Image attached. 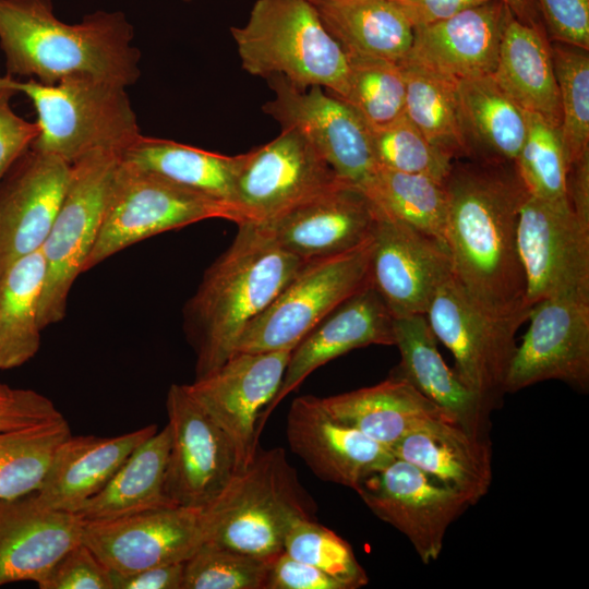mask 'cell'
Returning <instances> with one entry per match:
<instances>
[{"label":"cell","mask_w":589,"mask_h":589,"mask_svg":"<svg viewBox=\"0 0 589 589\" xmlns=\"http://www.w3.org/2000/svg\"><path fill=\"white\" fill-rule=\"evenodd\" d=\"M444 187L453 276L490 314L527 321L517 227L528 192L515 163L454 160Z\"/></svg>","instance_id":"cell-1"},{"label":"cell","mask_w":589,"mask_h":589,"mask_svg":"<svg viewBox=\"0 0 589 589\" xmlns=\"http://www.w3.org/2000/svg\"><path fill=\"white\" fill-rule=\"evenodd\" d=\"M133 37L119 11H96L68 24L55 16L51 0H0V47L11 77L52 85L88 74L128 87L140 76Z\"/></svg>","instance_id":"cell-2"},{"label":"cell","mask_w":589,"mask_h":589,"mask_svg":"<svg viewBox=\"0 0 589 589\" xmlns=\"http://www.w3.org/2000/svg\"><path fill=\"white\" fill-rule=\"evenodd\" d=\"M238 227L235 240L205 271L183 309L184 332L196 357L195 378L214 372L236 352L247 326L305 263L256 226Z\"/></svg>","instance_id":"cell-3"},{"label":"cell","mask_w":589,"mask_h":589,"mask_svg":"<svg viewBox=\"0 0 589 589\" xmlns=\"http://www.w3.org/2000/svg\"><path fill=\"white\" fill-rule=\"evenodd\" d=\"M316 505L280 447L257 448L221 493L202 509L204 542L273 560L298 519H314Z\"/></svg>","instance_id":"cell-4"},{"label":"cell","mask_w":589,"mask_h":589,"mask_svg":"<svg viewBox=\"0 0 589 589\" xmlns=\"http://www.w3.org/2000/svg\"><path fill=\"white\" fill-rule=\"evenodd\" d=\"M33 104L38 135L31 147L70 165L97 151H127L140 136L127 87L88 74H72L52 85L10 79Z\"/></svg>","instance_id":"cell-5"},{"label":"cell","mask_w":589,"mask_h":589,"mask_svg":"<svg viewBox=\"0 0 589 589\" xmlns=\"http://www.w3.org/2000/svg\"><path fill=\"white\" fill-rule=\"evenodd\" d=\"M241 65L251 75H283L300 87H324L344 98L348 62L323 25L314 4L304 0H256L248 22L231 27Z\"/></svg>","instance_id":"cell-6"},{"label":"cell","mask_w":589,"mask_h":589,"mask_svg":"<svg viewBox=\"0 0 589 589\" xmlns=\"http://www.w3.org/2000/svg\"><path fill=\"white\" fill-rule=\"evenodd\" d=\"M209 218L237 221L230 205L121 158L110 183L99 233L83 273L144 239Z\"/></svg>","instance_id":"cell-7"},{"label":"cell","mask_w":589,"mask_h":589,"mask_svg":"<svg viewBox=\"0 0 589 589\" xmlns=\"http://www.w3.org/2000/svg\"><path fill=\"white\" fill-rule=\"evenodd\" d=\"M120 159V153L97 149L71 165L65 193L41 247L46 263L38 304L41 329L67 314L70 290L98 237Z\"/></svg>","instance_id":"cell-8"},{"label":"cell","mask_w":589,"mask_h":589,"mask_svg":"<svg viewBox=\"0 0 589 589\" xmlns=\"http://www.w3.org/2000/svg\"><path fill=\"white\" fill-rule=\"evenodd\" d=\"M371 250L372 238L350 251L306 261L247 326L236 352L293 349L344 301L370 286Z\"/></svg>","instance_id":"cell-9"},{"label":"cell","mask_w":589,"mask_h":589,"mask_svg":"<svg viewBox=\"0 0 589 589\" xmlns=\"http://www.w3.org/2000/svg\"><path fill=\"white\" fill-rule=\"evenodd\" d=\"M424 315L436 339L452 352L455 374L491 412L505 394L515 335L524 321L490 314L453 275L437 289Z\"/></svg>","instance_id":"cell-10"},{"label":"cell","mask_w":589,"mask_h":589,"mask_svg":"<svg viewBox=\"0 0 589 589\" xmlns=\"http://www.w3.org/2000/svg\"><path fill=\"white\" fill-rule=\"evenodd\" d=\"M340 180L298 131L281 129L242 154L231 197L236 224L268 223Z\"/></svg>","instance_id":"cell-11"},{"label":"cell","mask_w":589,"mask_h":589,"mask_svg":"<svg viewBox=\"0 0 589 589\" xmlns=\"http://www.w3.org/2000/svg\"><path fill=\"white\" fill-rule=\"evenodd\" d=\"M517 244L526 277V305L556 296L589 298V223L568 197L527 195L520 206Z\"/></svg>","instance_id":"cell-12"},{"label":"cell","mask_w":589,"mask_h":589,"mask_svg":"<svg viewBox=\"0 0 589 589\" xmlns=\"http://www.w3.org/2000/svg\"><path fill=\"white\" fill-rule=\"evenodd\" d=\"M274 98L263 106L281 129L298 131L337 177L362 189L377 168L370 131L345 100L320 86L300 88L283 75L266 79Z\"/></svg>","instance_id":"cell-13"},{"label":"cell","mask_w":589,"mask_h":589,"mask_svg":"<svg viewBox=\"0 0 589 589\" xmlns=\"http://www.w3.org/2000/svg\"><path fill=\"white\" fill-rule=\"evenodd\" d=\"M356 492L376 517L406 536L426 565L438 558L447 529L470 506L458 492L398 458L366 477Z\"/></svg>","instance_id":"cell-14"},{"label":"cell","mask_w":589,"mask_h":589,"mask_svg":"<svg viewBox=\"0 0 589 589\" xmlns=\"http://www.w3.org/2000/svg\"><path fill=\"white\" fill-rule=\"evenodd\" d=\"M166 407L170 449L165 493L176 506L203 509L238 472L235 449L184 384L170 386Z\"/></svg>","instance_id":"cell-15"},{"label":"cell","mask_w":589,"mask_h":589,"mask_svg":"<svg viewBox=\"0 0 589 589\" xmlns=\"http://www.w3.org/2000/svg\"><path fill=\"white\" fill-rule=\"evenodd\" d=\"M291 352H236L214 372L184 384L231 442L238 471L248 466L260 447L257 422L281 384Z\"/></svg>","instance_id":"cell-16"},{"label":"cell","mask_w":589,"mask_h":589,"mask_svg":"<svg viewBox=\"0 0 589 589\" xmlns=\"http://www.w3.org/2000/svg\"><path fill=\"white\" fill-rule=\"evenodd\" d=\"M529 327L513 354L504 390L556 380L589 389V298L556 296L531 306Z\"/></svg>","instance_id":"cell-17"},{"label":"cell","mask_w":589,"mask_h":589,"mask_svg":"<svg viewBox=\"0 0 589 589\" xmlns=\"http://www.w3.org/2000/svg\"><path fill=\"white\" fill-rule=\"evenodd\" d=\"M376 212L370 286L394 317L425 314L437 289L453 275L449 252L436 239Z\"/></svg>","instance_id":"cell-18"},{"label":"cell","mask_w":589,"mask_h":589,"mask_svg":"<svg viewBox=\"0 0 589 589\" xmlns=\"http://www.w3.org/2000/svg\"><path fill=\"white\" fill-rule=\"evenodd\" d=\"M82 542L115 573L185 562L204 542L202 508L168 506L85 521Z\"/></svg>","instance_id":"cell-19"},{"label":"cell","mask_w":589,"mask_h":589,"mask_svg":"<svg viewBox=\"0 0 589 589\" xmlns=\"http://www.w3.org/2000/svg\"><path fill=\"white\" fill-rule=\"evenodd\" d=\"M70 173L62 158L29 146L0 178V276L43 247Z\"/></svg>","instance_id":"cell-20"},{"label":"cell","mask_w":589,"mask_h":589,"mask_svg":"<svg viewBox=\"0 0 589 589\" xmlns=\"http://www.w3.org/2000/svg\"><path fill=\"white\" fill-rule=\"evenodd\" d=\"M376 218L370 197L340 180L279 217L254 226L280 249L306 262L363 244L372 238Z\"/></svg>","instance_id":"cell-21"},{"label":"cell","mask_w":589,"mask_h":589,"mask_svg":"<svg viewBox=\"0 0 589 589\" xmlns=\"http://www.w3.org/2000/svg\"><path fill=\"white\" fill-rule=\"evenodd\" d=\"M286 435L290 449L320 479L354 491L395 458L386 446L334 419L315 396L291 402Z\"/></svg>","instance_id":"cell-22"},{"label":"cell","mask_w":589,"mask_h":589,"mask_svg":"<svg viewBox=\"0 0 589 589\" xmlns=\"http://www.w3.org/2000/svg\"><path fill=\"white\" fill-rule=\"evenodd\" d=\"M394 322L395 317L371 286L354 293L322 320L292 349L281 384L260 416L259 440L277 405L317 368L357 348L394 346Z\"/></svg>","instance_id":"cell-23"},{"label":"cell","mask_w":589,"mask_h":589,"mask_svg":"<svg viewBox=\"0 0 589 589\" xmlns=\"http://www.w3.org/2000/svg\"><path fill=\"white\" fill-rule=\"evenodd\" d=\"M83 518L76 513L47 508L33 492L0 500V586L34 581L82 542Z\"/></svg>","instance_id":"cell-24"},{"label":"cell","mask_w":589,"mask_h":589,"mask_svg":"<svg viewBox=\"0 0 589 589\" xmlns=\"http://www.w3.org/2000/svg\"><path fill=\"white\" fill-rule=\"evenodd\" d=\"M509 13L502 0H490L416 27L405 59L454 81L491 75Z\"/></svg>","instance_id":"cell-25"},{"label":"cell","mask_w":589,"mask_h":589,"mask_svg":"<svg viewBox=\"0 0 589 589\" xmlns=\"http://www.w3.org/2000/svg\"><path fill=\"white\" fill-rule=\"evenodd\" d=\"M390 452L477 504L492 483L489 437L473 434L455 419H436L410 432Z\"/></svg>","instance_id":"cell-26"},{"label":"cell","mask_w":589,"mask_h":589,"mask_svg":"<svg viewBox=\"0 0 589 589\" xmlns=\"http://www.w3.org/2000/svg\"><path fill=\"white\" fill-rule=\"evenodd\" d=\"M157 425L117 435H70L57 449L48 471L33 492L45 507L77 513L111 479L127 457L157 432Z\"/></svg>","instance_id":"cell-27"},{"label":"cell","mask_w":589,"mask_h":589,"mask_svg":"<svg viewBox=\"0 0 589 589\" xmlns=\"http://www.w3.org/2000/svg\"><path fill=\"white\" fill-rule=\"evenodd\" d=\"M400 362L394 374L408 381L469 432L489 437L490 411L443 360L424 314L395 317Z\"/></svg>","instance_id":"cell-28"},{"label":"cell","mask_w":589,"mask_h":589,"mask_svg":"<svg viewBox=\"0 0 589 589\" xmlns=\"http://www.w3.org/2000/svg\"><path fill=\"white\" fill-rule=\"evenodd\" d=\"M320 402L334 419L389 449L426 422L457 420L394 373L376 385L320 398Z\"/></svg>","instance_id":"cell-29"},{"label":"cell","mask_w":589,"mask_h":589,"mask_svg":"<svg viewBox=\"0 0 589 589\" xmlns=\"http://www.w3.org/2000/svg\"><path fill=\"white\" fill-rule=\"evenodd\" d=\"M493 77L525 111L561 128L562 111L548 36L509 13Z\"/></svg>","instance_id":"cell-30"},{"label":"cell","mask_w":589,"mask_h":589,"mask_svg":"<svg viewBox=\"0 0 589 589\" xmlns=\"http://www.w3.org/2000/svg\"><path fill=\"white\" fill-rule=\"evenodd\" d=\"M320 19L346 55L400 62L410 51L413 28L390 0H323Z\"/></svg>","instance_id":"cell-31"},{"label":"cell","mask_w":589,"mask_h":589,"mask_svg":"<svg viewBox=\"0 0 589 589\" xmlns=\"http://www.w3.org/2000/svg\"><path fill=\"white\" fill-rule=\"evenodd\" d=\"M457 91L470 159L514 163L526 137V111L492 74L457 81Z\"/></svg>","instance_id":"cell-32"},{"label":"cell","mask_w":589,"mask_h":589,"mask_svg":"<svg viewBox=\"0 0 589 589\" xmlns=\"http://www.w3.org/2000/svg\"><path fill=\"white\" fill-rule=\"evenodd\" d=\"M169 449L170 432L166 425L140 444L76 514L84 521H99L176 506L165 493Z\"/></svg>","instance_id":"cell-33"},{"label":"cell","mask_w":589,"mask_h":589,"mask_svg":"<svg viewBox=\"0 0 589 589\" xmlns=\"http://www.w3.org/2000/svg\"><path fill=\"white\" fill-rule=\"evenodd\" d=\"M121 158L173 183L231 206L242 154L228 156L171 140L141 134L122 153Z\"/></svg>","instance_id":"cell-34"},{"label":"cell","mask_w":589,"mask_h":589,"mask_svg":"<svg viewBox=\"0 0 589 589\" xmlns=\"http://www.w3.org/2000/svg\"><path fill=\"white\" fill-rule=\"evenodd\" d=\"M46 272L41 248L0 276V370L17 368L40 347L38 304Z\"/></svg>","instance_id":"cell-35"},{"label":"cell","mask_w":589,"mask_h":589,"mask_svg":"<svg viewBox=\"0 0 589 589\" xmlns=\"http://www.w3.org/2000/svg\"><path fill=\"white\" fill-rule=\"evenodd\" d=\"M406 82L405 115L436 148L453 160L470 159L457 81L410 60L399 62Z\"/></svg>","instance_id":"cell-36"},{"label":"cell","mask_w":589,"mask_h":589,"mask_svg":"<svg viewBox=\"0 0 589 589\" xmlns=\"http://www.w3.org/2000/svg\"><path fill=\"white\" fill-rule=\"evenodd\" d=\"M361 190L382 213L446 245L447 195L444 182L424 175L377 167Z\"/></svg>","instance_id":"cell-37"},{"label":"cell","mask_w":589,"mask_h":589,"mask_svg":"<svg viewBox=\"0 0 589 589\" xmlns=\"http://www.w3.org/2000/svg\"><path fill=\"white\" fill-rule=\"evenodd\" d=\"M71 435L64 417L32 426L0 431V500L36 491L58 447Z\"/></svg>","instance_id":"cell-38"},{"label":"cell","mask_w":589,"mask_h":589,"mask_svg":"<svg viewBox=\"0 0 589 589\" xmlns=\"http://www.w3.org/2000/svg\"><path fill=\"white\" fill-rule=\"evenodd\" d=\"M346 57L347 93L341 99L369 128L387 124L405 113L406 82L399 62L356 55Z\"/></svg>","instance_id":"cell-39"},{"label":"cell","mask_w":589,"mask_h":589,"mask_svg":"<svg viewBox=\"0 0 589 589\" xmlns=\"http://www.w3.org/2000/svg\"><path fill=\"white\" fill-rule=\"evenodd\" d=\"M527 132L515 166L529 195L546 200L567 199L568 155L561 128L526 111Z\"/></svg>","instance_id":"cell-40"},{"label":"cell","mask_w":589,"mask_h":589,"mask_svg":"<svg viewBox=\"0 0 589 589\" xmlns=\"http://www.w3.org/2000/svg\"><path fill=\"white\" fill-rule=\"evenodd\" d=\"M562 111V135L569 165L589 153V53L550 41Z\"/></svg>","instance_id":"cell-41"},{"label":"cell","mask_w":589,"mask_h":589,"mask_svg":"<svg viewBox=\"0 0 589 589\" xmlns=\"http://www.w3.org/2000/svg\"><path fill=\"white\" fill-rule=\"evenodd\" d=\"M369 131L377 167L445 181L454 160L431 144L405 113Z\"/></svg>","instance_id":"cell-42"},{"label":"cell","mask_w":589,"mask_h":589,"mask_svg":"<svg viewBox=\"0 0 589 589\" xmlns=\"http://www.w3.org/2000/svg\"><path fill=\"white\" fill-rule=\"evenodd\" d=\"M273 561L205 541L184 562L182 589H266Z\"/></svg>","instance_id":"cell-43"},{"label":"cell","mask_w":589,"mask_h":589,"mask_svg":"<svg viewBox=\"0 0 589 589\" xmlns=\"http://www.w3.org/2000/svg\"><path fill=\"white\" fill-rule=\"evenodd\" d=\"M284 551L321 569L344 589H358L369 581L350 544L314 519H298L290 527L284 540Z\"/></svg>","instance_id":"cell-44"},{"label":"cell","mask_w":589,"mask_h":589,"mask_svg":"<svg viewBox=\"0 0 589 589\" xmlns=\"http://www.w3.org/2000/svg\"><path fill=\"white\" fill-rule=\"evenodd\" d=\"M39 589H112L110 569L83 542L49 570Z\"/></svg>","instance_id":"cell-45"},{"label":"cell","mask_w":589,"mask_h":589,"mask_svg":"<svg viewBox=\"0 0 589 589\" xmlns=\"http://www.w3.org/2000/svg\"><path fill=\"white\" fill-rule=\"evenodd\" d=\"M550 41L589 50V0H537Z\"/></svg>","instance_id":"cell-46"},{"label":"cell","mask_w":589,"mask_h":589,"mask_svg":"<svg viewBox=\"0 0 589 589\" xmlns=\"http://www.w3.org/2000/svg\"><path fill=\"white\" fill-rule=\"evenodd\" d=\"M10 79L7 75L0 87V178L38 135L36 122L23 119L11 108L10 99L16 92L10 86Z\"/></svg>","instance_id":"cell-47"},{"label":"cell","mask_w":589,"mask_h":589,"mask_svg":"<svg viewBox=\"0 0 589 589\" xmlns=\"http://www.w3.org/2000/svg\"><path fill=\"white\" fill-rule=\"evenodd\" d=\"M62 413L46 396L33 389H17L0 404V431L32 426L60 419Z\"/></svg>","instance_id":"cell-48"},{"label":"cell","mask_w":589,"mask_h":589,"mask_svg":"<svg viewBox=\"0 0 589 589\" xmlns=\"http://www.w3.org/2000/svg\"><path fill=\"white\" fill-rule=\"evenodd\" d=\"M266 589H344L321 569L283 551L273 561Z\"/></svg>","instance_id":"cell-49"},{"label":"cell","mask_w":589,"mask_h":589,"mask_svg":"<svg viewBox=\"0 0 589 589\" xmlns=\"http://www.w3.org/2000/svg\"><path fill=\"white\" fill-rule=\"evenodd\" d=\"M183 572L184 562L130 573L111 572L112 589H182Z\"/></svg>","instance_id":"cell-50"},{"label":"cell","mask_w":589,"mask_h":589,"mask_svg":"<svg viewBox=\"0 0 589 589\" xmlns=\"http://www.w3.org/2000/svg\"><path fill=\"white\" fill-rule=\"evenodd\" d=\"M490 0H408L397 3L412 28L449 19Z\"/></svg>","instance_id":"cell-51"},{"label":"cell","mask_w":589,"mask_h":589,"mask_svg":"<svg viewBox=\"0 0 589 589\" xmlns=\"http://www.w3.org/2000/svg\"><path fill=\"white\" fill-rule=\"evenodd\" d=\"M567 197L576 215L589 223V153L569 165Z\"/></svg>","instance_id":"cell-52"},{"label":"cell","mask_w":589,"mask_h":589,"mask_svg":"<svg viewBox=\"0 0 589 589\" xmlns=\"http://www.w3.org/2000/svg\"><path fill=\"white\" fill-rule=\"evenodd\" d=\"M512 15L520 23L545 34L543 20L537 0H502ZM548 36V35H546Z\"/></svg>","instance_id":"cell-53"},{"label":"cell","mask_w":589,"mask_h":589,"mask_svg":"<svg viewBox=\"0 0 589 589\" xmlns=\"http://www.w3.org/2000/svg\"><path fill=\"white\" fill-rule=\"evenodd\" d=\"M15 392H16V388H11L5 384L0 383V404L13 397Z\"/></svg>","instance_id":"cell-54"},{"label":"cell","mask_w":589,"mask_h":589,"mask_svg":"<svg viewBox=\"0 0 589 589\" xmlns=\"http://www.w3.org/2000/svg\"><path fill=\"white\" fill-rule=\"evenodd\" d=\"M5 81H7V76H0V87L4 85Z\"/></svg>","instance_id":"cell-55"},{"label":"cell","mask_w":589,"mask_h":589,"mask_svg":"<svg viewBox=\"0 0 589 589\" xmlns=\"http://www.w3.org/2000/svg\"><path fill=\"white\" fill-rule=\"evenodd\" d=\"M304 1H308V2H310L312 4H315V3L320 2V1H323V0H304Z\"/></svg>","instance_id":"cell-56"},{"label":"cell","mask_w":589,"mask_h":589,"mask_svg":"<svg viewBox=\"0 0 589 589\" xmlns=\"http://www.w3.org/2000/svg\"><path fill=\"white\" fill-rule=\"evenodd\" d=\"M390 1H394L396 3H402V2L408 1V0H390Z\"/></svg>","instance_id":"cell-57"},{"label":"cell","mask_w":589,"mask_h":589,"mask_svg":"<svg viewBox=\"0 0 589 589\" xmlns=\"http://www.w3.org/2000/svg\"><path fill=\"white\" fill-rule=\"evenodd\" d=\"M183 1H191V0H183Z\"/></svg>","instance_id":"cell-58"}]
</instances>
